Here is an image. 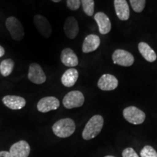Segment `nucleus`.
Wrapping results in <instances>:
<instances>
[{
	"mask_svg": "<svg viewBox=\"0 0 157 157\" xmlns=\"http://www.w3.org/2000/svg\"><path fill=\"white\" fill-rule=\"evenodd\" d=\"M113 63L121 66L128 67L134 63L135 58L130 52L124 50H116L112 55Z\"/></svg>",
	"mask_w": 157,
	"mask_h": 157,
	"instance_id": "obj_6",
	"label": "nucleus"
},
{
	"mask_svg": "<svg viewBox=\"0 0 157 157\" xmlns=\"http://www.w3.org/2000/svg\"><path fill=\"white\" fill-rule=\"evenodd\" d=\"M138 50L145 60L153 63L156 60L157 56L155 51L146 42H141L138 44Z\"/></svg>",
	"mask_w": 157,
	"mask_h": 157,
	"instance_id": "obj_19",
	"label": "nucleus"
},
{
	"mask_svg": "<svg viewBox=\"0 0 157 157\" xmlns=\"http://www.w3.org/2000/svg\"><path fill=\"white\" fill-rule=\"evenodd\" d=\"M78 78V72L76 68H71L66 70L61 77V82L65 87H71L76 84Z\"/></svg>",
	"mask_w": 157,
	"mask_h": 157,
	"instance_id": "obj_18",
	"label": "nucleus"
},
{
	"mask_svg": "<svg viewBox=\"0 0 157 157\" xmlns=\"http://www.w3.org/2000/svg\"><path fill=\"white\" fill-rule=\"evenodd\" d=\"M118 79L112 74H105L101 76L98 82V87L103 91H111L118 87Z\"/></svg>",
	"mask_w": 157,
	"mask_h": 157,
	"instance_id": "obj_10",
	"label": "nucleus"
},
{
	"mask_svg": "<svg viewBox=\"0 0 157 157\" xmlns=\"http://www.w3.org/2000/svg\"><path fill=\"white\" fill-rule=\"evenodd\" d=\"M66 4L71 10H77L81 5V0H66Z\"/></svg>",
	"mask_w": 157,
	"mask_h": 157,
	"instance_id": "obj_24",
	"label": "nucleus"
},
{
	"mask_svg": "<svg viewBox=\"0 0 157 157\" xmlns=\"http://www.w3.org/2000/svg\"><path fill=\"white\" fill-rule=\"evenodd\" d=\"M123 117L128 122L137 125L144 122L146 119V113L138 108L129 106L124 109Z\"/></svg>",
	"mask_w": 157,
	"mask_h": 157,
	"instance_id": "obj_5",
	"label": "nucleus"
},
{
	"mask_svg": "<svg viewBox=\"0 0 157 157\" xmlns=\"http://www.w3.org/2000/svg\"><path fill=\"white\" fill-rule=\"evenodd\" d=\"M104 157H115V156H105Z\"/></svg>",
	"mask_w": 157,
	"mask_h": 157,
	"instance_id": "obj_29",
	"label": "nucleus"
},
{
	"mask_svg": "<svg viewBox=\"0 0 157 157\" xmlns=\"http://www.w3.org/2000/svg\"><path fill=\"white\" fill-rule=\"evenodd\" d=\"M101 44V39L95 34H90L84 39L82 44V52L84 53H90L94 52L99 48Z\"/></svg>",
	"mask_w": 157,
	"mask_h": 157,
	"instance_id": "obj_15",
	"label": "nucleus"
},
{
	"mask_svg": "<svg viewBox=\"0 0 157 157\" xmlns=\"http://www.w3.org/2000/svg\"><path fill=\"white\" fill-rule=\"evenodd\" d=\"M114 8L118 18L125 21L129 18V7L126 0H114Z\"/></svg>",
	"mask_w": 157,
	"mask_h": 157,
	"instance_id": "obj_16",
	"label": "nucleus"
},
{
	"mask_svg": "<svg viewBox=\"0 0 157 157\" xmlns=\"http://www.w3.org/2000/svg\"><path fill=\"white\" fill-rule=\"evenodd\" d=\"M5 49H4L2 46H1V45H0V58H1V57H2L4 55H5Z\"/></svg>",
	"mask_w": 157,
	"mask_h": 157,
	"instance_id": "obj_27",
	"label": "nucleus"
},
{
	"mask_svg": "<svg viewBox=\"0 0 157 157\" xmlns=\"http://www.w3.org/2000/svg\"><path fill=\"white\" fill-rule=\"evenodd\" d=\"M60 106V101L53 96H48L42 98L37 103V110L41 113H48L50 111L57 110Z\"/></svg>",
	"mask_w": 157,
	"mask_h": 157,
	"instance_id": "obj_8",
	"label": "nucleus"
},
{
	"mask_svg": "<svg viewBox=\"0 0 157 157\" xmlns=\"http://www.w3.org/2000/svg\"><path fill=\"white\" fill-rule=\"evenodd\" d=\"M103 124L104 119L102 116L95 115L90 118L82 132V137L84 140H90L98 136L101 133Z\"/></svg>",
	"mask_w": 157,
	"mask_h": 157,
	"instance_id": "obj_1",
	"label": "nucleus"
},
{
	"mask_svg": "<svg viewBox=\"0 0 157 157\" xmlns=\"http://www.w3.org/2000/svg\"><path fill=\"white\" fill-rule=\"evenodd\" d=\"M2 103L12 110H20L25 107L26 101L20 96L6 95L2 98Z\"/></svg>",
	"mask_w": 157,
	"mask_h": 157,
	"instance_id": "obj_14",
	"label": "nucleus"
},
{
	"mask_svg": "<svg viewBox=\"0 0 157 157\" xmlns=\"http://www.w3.org/2000/svg\"><path fill=\"white\" fill-rule=\"evenodd\" d=\"M122 157H140L132 148H127L122 151Z\"/></svg>",
	"mask_w": 157,
	"mask_h": 157,
	"instance_id": "obj_25",
	"label": "nucleus"
},
{
	"mask_svg": "<svg viewBox=\"0 0 157 157\" xmlns=\"http://www.w3.org/2000/svg\"><path fill=\"white\" fill-rule=\"evenodd\" d=\"M140 157H157V152L151 146H146L140 151Z\"/></svg>",
	"mask_w": 157,
	"mask_h": 157,
	"instance_id": "obj_23",
	"label": "nucleus"
},
{
	"mask_svg": "<svg viewBox=\"0 0 157 157\" xmlns=\"http://www.w3.org/2000/svg\"><path fill=\"white\" fill-rule=\"evenodd\" d=\"M52 2H60L61 0H52Z\"/></svg>",
	"mask_w": 157,
	"mask_h": 157,
	"instance_id": "obj_28",
	"label": "nucleus"
},
{
	"mask_svg": "<svg viewBox=\"0 0 157 157\" xmlns=\"http://www.w3.org/2000/svg\"><path fill=\"white\" fill-rule=\"evenodd\" d=\"M94 18L98 25L101 34H107L111 30V23L108 15L103 12H99L94 15Z\"/></svg>",
	"mask_w": 157,
	"mask_h": 157,
	"instance_id": "obj_12",
	"label": "nucleus"
},
{
	"mask_svg": "<svg viewBox=\"0 0 157 157\" xmlns=\"http://www.w3.org/2000/svg\"><path fill=\"white\" fill-rule=\"evenodd\" d=\"M34 23L39 34L44 38H49L52 34V26L46 17L41 15H36L34 17Z\"/></svg>",
	"mask_w": 157,
	"mask_h": 157,
	"instance_id": "obj_9",
	"label": "nucleus"
},
{
	"mask_svg": "<svg viewBox=\"0 0 157 157\" xmlns=\"http://www.w3.org/2000/svg\"><path fill=\"white\" fill-rule=\"evenodd\" d=\"M28 78L31 82L36 84H41L46 82L47 77L44 71L38 63H31L29 68Z\"/></svg>",
	"mask_w": 157,
	"mask_h": 157,
	"instance_id": "obj_7",
	"label": "nucleus"
},
{
	"mask_svg": "<svg viewBox=\"0 0 157 157\" xmlns=\"http://www.w3.org/2000/svg\"><path fill=\"white\" fill-rule=\"evenodd\" d=\"M83 10L88 16H92L94 14L95 2L94 0H81Z\"/></svg>",
	"mask_w": 157,
	"mask_h": 157,
	"instance_id": "obj_21",
	"label": "nucleus"
},
{
	"mask_svg": "<svg viewBox=\"0 0 157 157\" xmlns=\"http://www.w3.org/2000/svg\"><path fill=\"white\" fill-rule=\"evenodd\" d=\"M52 132L57 137L66 138L70 137L75 132L76 124L73 119L65 118L57 121L52 127Z\"/></svg>",
	"mask_w": 157,
	"mask_h": 157,
	"instance_id": "obj_2",
	"label": "nucleus"
},
{
	"mask_svg": "<svg viewBox=\"0 0 157 157\" xmlns=\"http://www.w3.org/2000/svg\"><path fill=\"white\" fill-rule=\"evenodd\" d=\"M30 151V146L25 140H20L14 143L10 149V152L14 157H28Z\"/></svg>",
	"mask_w": 157,
	"mask_h": 157,
	"instance_id": "obj_11",
	"label": "nucleus"
},
{
	"mask_svg": "<svg viewBox=\"0 0 157 157\" xmlns=\"http://www.w3.org/2000/svg\"><path fill=\"white\" fill-rule=\"evenodd\" d=\"M0 157H14L10 154V151H0Z\"/></svg>",
	"mask_w": 157,
	"mask_h": 157,
	"instance_id": "obj_26",
	"label": "nucleus"
},
{
	"mask_svg": "<svg viewBox=\"0 0 157 157\" xmlns=\"http://www.w3.org/2000/svg\"><path fill=\"white\" fill-rule=\"evenodd\" d=\"M61 62L68 67H76L78 64V59L74 50L71 48H66L60 54Z\"/></svg>",
	"mask_w": 157,
	"mask_h": 157,
	"instance_id": "obj_17",
	"label": "nucleus"
},
{
	"mask_svg": "<svg viewBox=\"0 0 157 157\" xmlns=\"http://www.w3.org/2000/svg\"><path fill=\"white\" fill-rule=\"evenodd\" d=\"M15 62L12 59H6L0 64V73L3 76H8L13 72Z\"/></svg>",
	"mask_w": 157,
	"mask_h": 157,
	"instance_id": "obj_20",
	"label": "nucleus"
},
{
	"mask_svg": "<svg viewBox=\"0 0 157 157\" xmlns=\"http://www.w3.org/2000/svg\"><path fill=\"white\" fill-rule=\"evenodd\" d=\"M131 7L135 13H141L146 6V0H129Z\"/></svg>",
	"mask_w": 157,
	"mask_h": 157,
	"instance_id": "obj_22",
	"label": "nucleus"
},
{
	"mask_svg": "<svg viewBox=\"0 0 157 157\" xmlns=\"http://www.w3.org/2000/svg\"><path fill=\"white\" fill-rule=\"evenodd\" d=\"M63 30L65 34L70 39H75L78 34L79 27H78V21L75 17L69 16L66 18L64 23Z\"/></svg>",
	"mask_w": 157,
	"mask_h": 157,
	"instance_id": "obj_13",
	"label": "nucleus"
},
{
	"mask_svg": "<svg viewBox=\"0 0 157 157\" xmlns=\"http://www.w3.org/2000/svg\"><path fill=\"white\" fill-rule=\"evenodd\" d=\"M84 103V96L82 92L73 90L68 93L63 99L64 107L68 109L81 107Z\"/></svg>",
	"mask_w": 157,
	"mask_h": 157,
	"instance_id": "obj_4",
	"label": "nucleus"
},
{
	"mask_svg": "<svg viewBox=\"0 0 157 157\" xmlns=\"http://www.w3.org/2000/svg\"><path fill=\"white\" fill-rule=\"evenodd\" d=\"M5 25L12 38L17 42L22 40L24 37V29L18 19L13 16L7 17Z\"/></svg>",
	"mask_w": 157,
	"mask_h": 157,
	"instance_id": "obj_3",
	"label": "nucleus"
}]
</instances>
